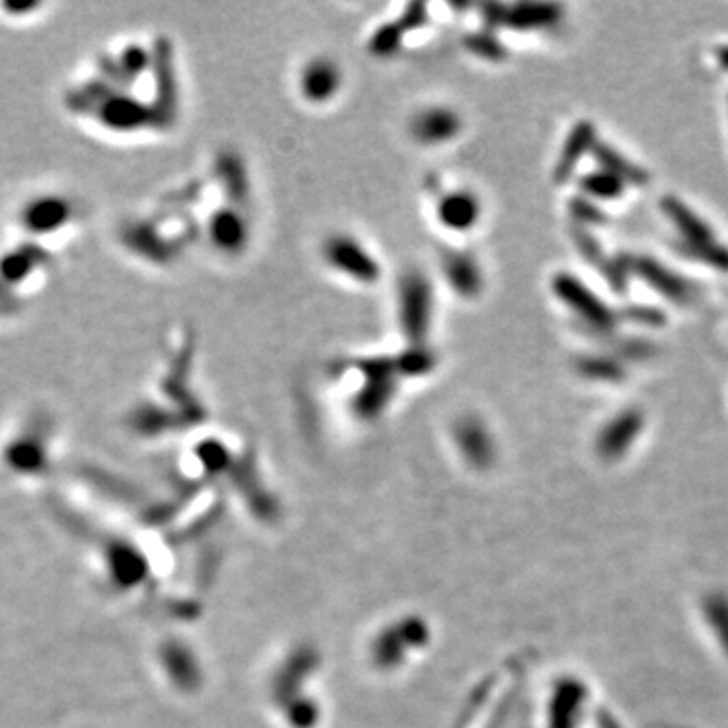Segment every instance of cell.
Listing matches in <instances>:
<instances>
[{
  "label": "cell",
  "instance_id": "19",
  "mask_svg": "<svg viewBox=\"0 0 728 728\" xmlns=\"http://www.w3.org/2000/svg\"><path fill=\"white\" fill-rule=\"evenodd\" d=\"M466 49L482 59H500L504 57V47L490 35V33H478L470 35L466 39Z\"/></svg>",
  "mask_w": 728,
  "mask_h": 728
},
{
  "label": "cell",
  "instance_id": "9",
  "mask_svg": "<svg viewBox=\"0 0 728 728\" xmlns=\"http://www.w3.org/2000/svg\"><path fill=\"white\" fill-rule=\"evenodd\" d=\"M498 15L488 17L490 25L510 27L518 31H538L555 27L563 19V7L551 3H520L512 7H496Z\"/></svg>",
  "mask_w": 728,
  "mask_h": 728
},
{
  "label": "cell",
  "instance_id": "14",
  "mask_svg": "<svg viewBox=\"0 0 728 728\" xmlns=\"http://www.w3.org/2000/svg\"><path fill=\"white\" fill-rule=\"evenodd\" d=\"M579 187H581L583 195L589 199L615 201V199L623 197V193L627 189V182L607 168H597V170L587 172L579 180Z\"/></svg>",
  "mask_w": 728,
  "mask_h": 728
},
{
  "label": "cell",
  "instance_id": "20",
  "mask_svg": "<svg viewBox=\"0 0 728 728\" xmlns=\"http://www.w3.org/2000/svg\"><path fill=\"white\" fill-rule=\"evenodd\" d=\"M720 63H722V67H728V49L720 51Z\"/></svg>",
  "mask_w": 728,
  "mask_h": 728
},
{
  "label": "cell",
  "instance_id": "2",
  "mask_svg": "<svg viewBox=\"0 0 728 728\" xmlns=\"http://www.w3.org/2000/svg\"><path fill=\"white\" fill-rule=\"evenodd\" d=\"M399 326L411 346H423L433 320V290L423 271H405L397 288Z\"/></svg>",
  "mask_w": 728,
  "mask_h": 728
},
{
  "label": "cell",
  "instance_id": "8",
  "mask_svg": "<svg viewBox=\"0 0 728 728\" xmlns=\"http://www.w3.org/2000/svg\"><path fill=\"white\" fill-rule=\"evenodd\" d=\"M441 269L447 286L466 300H476L484 290L480 263L472 253L449 249L441 257Z\"/></svg>",
  "mask_w": 728,
  "mask_h": 728
},
{
  "label": "cell",
  "instance_id": "4",
  "mask_svg": "<svg viewBox=\"0 0 728 728\" xmlns=\"http://www.w3.org/2000/svg\"><path fill=\"white\" fill-rule=\"evenodd\" d=\"M551 286L557 300L575 312L587 326L599 332H611L615 328V314L609 306L573 273H557Z\"/></svg>",
  "mask_w": 728,
  "mask_h": 728
},
{
  "label": "cell",
  "instance_id": "17",
  "mask_svg": "<svg viewBox=\"0 0 728 728\" xmlns=\"http://www.w3.org/2000/svg\"><path fill=\"white\" fill-rule=\"evenodd\" d=\"M579 373L595 381H621L623 369L617 360L605 356H583L579 358Z\"/></svg>",
  "mask_w": 728,
  "mask_h": 728
},
{
  "label": "cell",
  "instance_id": "3",
  "mask_svg": "<svg viewBox=\"0 0 728 728\" xmlns=\"http://www.w3.org/2000/svg\"><path fill=\"white\" fill-rule=\"evenodd\" d=\"M322 259L340 276L362 286H375L383 278V267L377 257L348 233L328 235L322 243Z\"/></svg>",
  "mask_w": 728,
  "mask_h": 728
},
{
  "label": "cell",
  "instance_id": "12",
  "mask_svg": "<svg viewBox=\"0 0 728 728\" xmlns=\"http://www.w3.org/2000/svg\"><path fill=\"white\" fill-rule=\"evenodd\" d=\"M211 239L225 253H239L249 239L247 221L239 211H219L211 221Z\"/></svg>",
  "mask_w": 728,
  "mask_h": 728
},
{
  "label": "cell",
  "instance_id": "10",
  "mask_svg": "<svg viewBox=\"0 0 728 728\" xmlns=\"http://www.w3.org/2000/svg\"><path fill=\"white\" fill-rule=\"evenodd\" d=\"M633 269L648 286H652L658 294L676 304H690L696 298V292L690 282L680 278L676 271L658 263L652 257H637L633 261Z\"/></svg>",
  "mask_w": 728,
  "mask_h": 728
},
{
  "label": "cell",
  "instance_id": "6",
  "mask_svg": "<svg viewBox=\"0 0 728 728\" xmlns=\"http://www.w3.org/2000/svg\"><path fill=\"white\" fill-rule=\"evenodd\" d=\"M342 83V67L326 55H316L308 59L298 75L300 96L312 106H324L332 102L342 89Z\"/></svg>",
  "mask_w": 728,
  "mask_h": 728
},
{
  "label": "cell",
  "instance_id": "11",
  "mask_svg": "<svg viewBox=\"0 0 728 728\" xmlns=\"http://www.w3.org/2000/svg\"><path fill=\"white\" fill-rule=\"evenodd\" d=\"M595 144H597L595 128H593L591 122H579L577 126H573V130L569 132V138H567V142H565V146H563V150L559 154V162H557V168H555V178L559 182L567 180L575 172L579 160L587 152H593Z\"/></svg>",
  "mask_w": 728,
  "mask_h": 728
},
{
  "label": "cell",
  "instance_id": "7",
  "mask_svg": "<svg viewBox=\"0 0 728 728\" xmlns=\"http://www.w3.org/2000/svg\"><path fill=\"white\" fill-rule=\"evenodd\" d=\"M437 223L453 233L474 231L482 219V201L470 189H453L439 195L435 203Z\"/></svg>",
  "mask_w": 728,
  "mask_h": 728
},
{
  "label": "cell",
  "instance_id": "15",
  "mask_svg": "<svg viewBox=\"0 0 728 728\" xmlns=\"http://www.w3.org/2000/svg\"><path fill=\"white\" fill-rule=\"evenodd\" d=\"M593 154L597 156L601 168H607L611 170L613 174H617L619 178H623L627 185H646V182L650 180L648 174L640 168L631 164L625 156H621L615 148H611L609 144H603V142H597L593 146Z\"/></svg>",
  "mask_w": 728,
  "mask_h": 728
},
{
  "label": "cell",
  "instance_id": "18",
  "mask_svg": "<svg viewBox=\"0 0 728 728\" xmlns=\"http://www.w3.org/2000/svg\"><path fill=\"white\" fill-rule=\"evenodd\" d=\"M399 375H425L435 367V358L425 346H411L403 358H395Z\"/></svg>",
  "mask_w": 728,
  "mask_h": 728
},
{
  "label": "cell",
  "instance_id": "5",
  "mask_svg": "<svg viewBox=\"0 0 728 728\" xmlns=\"http://www.w3.org/2000/svg\"><path fill=\"white\" fill-rule=\"evenodd\" d=\"M464 130V120L458 110L443 104H431L413 114L409 134L421 146H443L458 138Z\"/></svg>",
  "mask_w": 728,
  "mask_h": 728
},
{
  "label": "cell",
  "instance_id": "13",
  "mask_svg": "<svg viewBox=\"0 0 728 728\" xmlns=\"http://www.w3.org/2000/svg\"><path fill=\"white\" fill-rule=\"evenodd\" d=\"M642 421L644 419H642L640 411H625L617 419H613L601 435L603 451H607L611 455L623 451L635 439V435L640 433Z\"/></svg>",
  "mask_w": 728,
  "mask_h": 728
},
{
  "label": "cell",
  "instance_id": "1",
  "mask_svg": "<svg viewBox=\"0 0 728 728\" xmlns=\"http://www.w3.org/2000/svg\"><path fill=\"white\" fill-rule=\"evenodd\" d=\"M662 209L682 237V253L694 261L706 263L708 267L728 271V247L716 241L714 231L686 203L676 197H666L662 201Z\"/></svg>",
  "mask_w": 728,
  "mask_h": 728
},
{
  "label": "cell",
  "instance_id": "16",
  "mask_svg": "<svg viewBox=\"0 0 728 728\" xmlns=\"http://www.w3.org/2000/svg\"><path fill=\"white\" fill-rule=\"evenodd\" d=\"M403 39H405V31L397 23H385L375 29V33L371 35V39L367 43V49L371 55L381 57V59L393 57L401 49Z\"/></svg>",
  "mask_w": 728,
  "mask_h": 728
}]
</instances>
